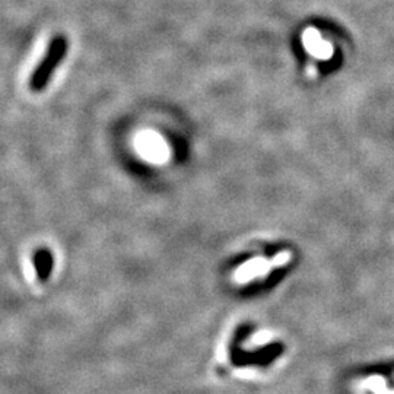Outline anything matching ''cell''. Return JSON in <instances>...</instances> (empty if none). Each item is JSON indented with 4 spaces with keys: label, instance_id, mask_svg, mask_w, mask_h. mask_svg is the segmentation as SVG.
<instances>
[{
    "label": "cell",
    "instance_id": "1",
    "mask_svg": "<svg viewBox=\"0 0 394 394\" xmlns=\"http://www.w3.org/2000/svg\"><path fill=\"white\" fill-rule=\"evenodd\" d=\"M139 149L151 161L159 162L167 156V152H165V143L152 133H148L143 140L139 142Z\"/></svg>",
    "mask_w": 394,
    "mask_h": 394
},
{
    "label": "cell",
    "instance_id": "4",
    "mask_svg": "<svg viewBox=\"0 0 394 394\" xmlns=\"http://www.w3.org/2000/svg\"><path fill=\"white\" fill-rule=\"evenodd\" d=\"M267 338H269L267 333H259L253 338V343H264L267 342Z\"/></svg>",
    "mask_w": 394,
    "mask_h": 394
},
{
    "label": "cell",
    "instance_id": "3",
    "mask_svg": "<svg viewBox=\"0 0 394 394\" xmlns=\"http://www.w3.org/2000/svg\"><path fill=\"white\" fill-rule=\"evenodd\" d=\"M289 260H291V254L289 253H281V254H278L273 260H272V263H273V267H278V266H282V264H286Z\"/></svg>",
    "mask_w": 394,
    "mask_h": 394
},
{
    "label": "cell",
    "instance_id": "2",
    "mask_svg": "<svg viewBox=\"0 0 394 394\" xmlns=\"http://www.w3.org/2000/svg\"><path fill=\"white\" fill-rule=\"evenodd\" d=\"M304 43L307 46V50L311 53V54H314L320 59H327L330 54H331V47L324 43V41L321 39V37L313 31V30H309L305 32L304 35Z\"/></svg>",
    "mask_w": 394,
    "mask_h": 394
}]
</instances>
